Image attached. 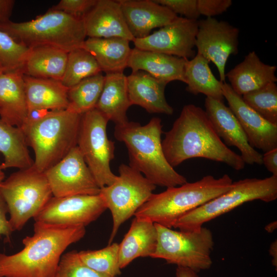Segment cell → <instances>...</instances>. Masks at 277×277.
<instances>
[{"label": "cell", "mask_w": 277, "mask_h": 277, "mask_svg": "<svg viewBox=\"0 0 277 277\" xmlns=\"http://www.w3.org/2000/svg\"><path fill=\"white\" fill-rule=\"evenodd\" d=\"M164 155L173 167L200 157L223 163L239 171L245 163L222 141L206 112L194 104L185 105L162 141Z\"/></svg>", "instance_id": "6da1fadb"}, {"label": "cell", "mask_w": 277, "mask_h": 277, "mask_svg": "<svg viewBox=\"0 0 277 277\" xmlns=\"http://www.w3.org/2000/svg\"><path fill=\"white\" fill-rule=\"evenodd\" d=\"M85 233L83 226L35 222L33 234L23 240L21 250L0 253V277H55L64 251Z\"/></svg>", "instance_id": "7a4b0ae2"}, {"label": "cell", "mask_w": 277, "mask_h": 277, "mask_svg": "<svg viewBox=\"0 0 277 277\" xmlns=\"http://www.w3.org/2000/svg\"><path fill=\"white\" fill-rule=\"evenodd\" d=\"M162 127V121L157 117L145 125L128 121L115 125L114 136L125 144L130 167L143 173L154 185L167 188L182 185L187 181L166 159L161 141Z\"/></svg>", "instance_id": "3957f363"}, {"label": "cell", "mask_w": 277, "mask_h": 277, "mask_svg": "<svg viewBox=\"0 0 277 277\" xmlns=\"http://www.w3.org/2000/svg\"><path fill=\"white\" fill-rule=\"evenodd\" d=\"M82 115L66 109L29 117L21 130L36 170L44 172L77 146Z\"/></svg>", "instance_id": "277c9868"}, {"label": "cell", "mask_w": 277, "mask_h": 277, "mask_svg": "<svg viewBox=\"0 0 277 277\" xmlns=\"http://www.w3.org/2000/svg\"><path fill=\"white\" fill-rule=\"evenodd\" d=\"M232 183L227 174L218 179L207 175L195 182L167 188L153 193L134 216L172 228L181 217L226 192Z\"/></svg>", "instance_id": "5b68a950"}, {"label": "cell", "mask_w": 277, "mask_h": 277, "mask_svg": "<svg viewBox=\"0 0 277 277\" xmlns=\"http://www.w3.org/2000/svg\"><path fill=\"white\" fill-rule=\"evenodd\" d=\"M0 30L29 48L50 46L68 53L83 48L87 36L83 18L51 8L29 21H9Z\"/></svg>", "instance_id": "8992f818"}, {"label": "cell", "mask_w": 277, "mask_h": 277, "mask_svg": "<svg viewBox=\"0 0 277 277\" xmlns=\"http://www.w3.org/2000/svg\"><path fill=\"white\" fill-rule=\"evenodd\" d=\"M277 198V177L246 178L233 182L226 192L181 217L173 228L181 231L200 229L203 225L243 204L255 200L265 202Z\"/></svg>", "instance_id": "52a82bcc"}, {"label": "cell", "mask_w": 277, "mask_h": 277, "mask_svg": "<svg viewBox=\"0 0 277 277\" xmlns=\"http://www.w3.org/2000/svg\"><path fill=\"white\" fill-rule=\"evenodd\" d=\"M0 193L7 207L13 231L20 230L53 196L44 172L33 166L18 169L0 184Z\"/></svg>", "instance_id": "ba28073f"}, {"label": "cell", "mask_w": 277, "mask_h": 277, "mask_svg": "<svg viewBox=\"0 0 277 277\" xmlns=\"http://www.w3.org/2000/svg\"><path fill=\"white\" fill-rule=\"evenodd\" d=\"M154 224L157 244L151 258L163 259L168 264L196 272L210 268L214 241L209 229L202 227L199 230L184 231Z\"/></svg>", "instance_id": "9c48e42d"}, {"label": "cell", "mask_w": 277, "mask_h": 277, "mask_svg": "<svg viewBox=\"0 0 277 277\" xmlns=\"http://www.w3.org/2000/svg\"><path fill=\"white\" fill-rule=\"evenodd\" d=\"M118 172L115 181L101 188L98 194L112 216L108 244H111L122 224L134 216L156 188L155 185L129 165L122 164Z\"/></svg>", "instance_id": "30bf717a"}, {"label": "cell", "mask_w": 277, "mask_h": 277, "mask_svg": "<svg viewBox=\"0 0 277 277\" xmlns=\"http://www.w3.org/2000/svg\"><path fill=\"white\" fill-rule=\"evenodd\" d=\"M108 119L94 108L82 115L77 146L101 188L112 184L117 175L110 168L114 158V143L107 133Z\"/></svg>", "instance_id": "8fae6325"}, {"label": "cell", "mask_w": 277, "mask_h": 277, "mask_svg": "<svg viewBox=\"0 0 277 277\" xmlns=\"http://www.w3.org/2000/svg\"><path fill=\"white\" fill-rule=\"evenodd\" d=\"M44 174L53 196L97 195L101 188L77 146Z\"/></svg>", "instance_id": "7c38bea8"}, {"label": "cell", "mask_w": 277, "mask_h": 277, "mask_svg": "<svg viewBox=\"0 0 277 277\" xmlns=\"http://www.w3.org/2000/svg\"><path fill=\"white\" fill-rule=\"evenodd\" d=\"M239 32L237 27L214 17L198 21L195 46L197 54L213 63L222 83L225 82V67L229 57L239 52Z\"/></svg>", "instance_id": "4fadbf2b"}, {"label": "cell", "mask_w": 277, "mask_h": 277, "mask_svg": "<svg viewBox=\"0 0 277 277\" xmlns=\"http://www.w3.org/2000/svg\"><path fill=\"white\" fill-rule=\"evenodd\" d=\"M106 209L99 194L52 196L33 219L49 224L86 227Z\"/></svg>", "instance_id": "5bb4252c"}, {"label": "cell", "mask_w": 277, "mask_h": 277, "mask_svg": "<svg viewBox=\"0 0 277 277\" xmlns=\"http://www.w3.org/2000/svg\"><path fill=\"white\" fill-rule=\"evenodd\" d=\"M198 21L177 16L171 23L148 36L135 38V48L181 58H192L195 55Z\"/></svg>", "instance_id": "9a60e30c"}, {"label": "cell", "mask_w": 277, "mask_h": 277, "mask_svg": "<svg viewBox=\"0 0 277 277\" xmlns=\"http://www.w3.org/2000/svg\"><path fill=\"white\" fill-rule=\"evenodd\" d=\"M224 97L242 127L249 144L264 152L277 148V125L261 116L248 106L229 84H221Z\"/></svg>", "instance_id": "2e32d148"}, {"label": "cell", "mask_w": 277, "mask_h": 277, "mask_svg": "<svg viewBox=\"0 0 277 277\" xmlns=\"http://www.w3.org/2000/svg\"><path fill=\"white\" fill-rule=\"evenodd\" d=\"M205 108L217 135L226 145L239 150L245 164H263V154L249 144L242 127L229 107L223 102L206 97Z\"/></svg>", "instance_id": "e0dca14e"}, {"label": "cell", "mask_w": 277, "mask_h": 277, "mask_svg": "<svg viewBox=\"0 0 277 277\" xmlns=\"http://www.w3.org/2000/svg\"><path fill=\"white\" fill-rule=\"evenodd\" d=\"M133 37L144 38L156 28L171 23L178 16L154 0H118Z\"/></svg>", "instance_id": "ac0fdd59"}, {"label": "cell", "mask_w": 277, "mask_h": 277, "mask_svg": "<svg viewBox=\"0 0 277 277\" xmlns=\"http://www.w3.org/2000/svg\"><path fill=\"white\" fill-rule=\"evenodd\" d=\"M86 36L91 38H123L133 41L118 1L97 0L83 17Z\"/></svg>", "instance_id": "d6986e66"}, {"label": "cell", "mask_w": 277, "mask_h": 277, "mask_svg": "<svg viewBox=\"0 0 277 277\" xmlns=\"http://www.w3.org/2000/svg\"><path fill=\"white\" fill-rule=\"evenodd\" d=\"M167 84L146 72H132L127 76L131 105L140 106L149 113L172 114L173 108L167 103L165 95Z\"/></svg>", "instance_id": "ffe728a7"}, {"label": "cell", "mask_w": 277, "mask_h": 277, "mask_svg": "<svg viewBox=\"0 0 277 277\" xmlns=\"http://www.w3.org/2000/svg\"><path fill=\"white\" fill-rule=\"evenodd\" d=\"M29 117L24 74L0 72V118L21 129Z\"/></svg>", "instance_id": "44dd1931"}, {"label": "cell", "mask_w": 277, "mask_h": 277, "mask_svg": "<svg viewBox=\"0 0 277 277\" xmlns=\"http://www.w3.org/2000/svg\"><path fill=\"white\" fill-rule=\"evenodd\" d=\"M187 59L164 53L131 49L127 67L132 72L143 71L167 84L174 81L185 83V67Z\"/></svg>", "instance_id": "7402d4cb"}, {"label": "cell", "mask_w": 277, "mask_h": 277, "mask_svg": "<svg viewBox=\"0 0 277 277\" xmlns=\"http://www.w3.org/2000/svg\"><path fill=\"white\" fill-rule=\"evenodd\" d=\"M276 66L263 63L254 51L225 74L232 90L242 96L270 83H276Z\"/></svg>", "instance_id": "603a6c76"}, {"label": "cell", "mask_w": 277, "mask_h": 277, "mask_svg": "<svg viewBox=\"0 0 277 277\" xmlns=\"http://www.w3.org/2000/svg\"><path fill=\"white\" fill-rule=\"evenodd\" d=\"M24 80L29 115L34 112L68 108V88L61 81L25 75Z\"/></svg>", "instance_id": "cb8c5ba5"}, {"label": "cell", "mask_w": 277, "mask_h": 277, "mask_svg": "<svg viewBox=\"0 0 277 277\" xmlns=\"http://www.w3.org/2000/svg\"><path fill=\"white\" fill-rule=\"evenodd\" d=\"M157 244L154 223L135 217L124 239L118 244V262L121 269L140 257H151Z\"/></svg>", "instance_id": "d4e9b609"}, {"label": "cell", "mask_w": 277, "mask_h": 277, "mask_svg": "<svg viewBox=\"0 0 277 277\" xmlns=\"http://www.w3.org/2000/svg\"><path fill=\"white\" fill-rule=\"evenodd\" d=\"M132 106L129 98L127 76L123 72L106 73L103 88L95 108L115 125L128 120L127 112Z\"/></svg>", "instance_id": "484cf974"}, {"label": "cell", "mask_w": 277, "mask_h": 277, "mask_svg": "<svg viewBox=\"0 0 277 277\" xmlns=\"http://www.w3.org/2000/svg\"><path fill=\"white\" fill-rule=\"evenodd\" d=\"M128 39L119 38L86 39L83 48L95 58L106 74L123 72L127 67L131 49Z\"/></svg>", "instance_id": "4316f807"}, {"label": "cell", "mask_w": 277, "mask_h": 277, "mask_svg": "<svg viewBox=\"0 0 277 277\" xmlns=\"http://www.w3.org/2000/svg\"><path fill=\"white\" fill-rule=\"evenodd\" d=\"M67 57L68 52L52 47L30 48L22 72L24 75L33 77L61 81Z\"/></svg>", "instance_id": "83f0119b"}, {"label": "cell", "mask_w": 277, "mask_h": 277, "mask_svg": "<svg viewBox=\"0 0 277 277\" xmlns=\"http://www.w3.org/2000/svg\"><path fill=\"white\" fill-rule=\"evenodd\" d=\"M209 63L206 58L198 54L187 60L185 67L186 90L194 95L202 93L206 97L223 102L222 82L213 74Z\"/></svg>", "instance_id": "f1b7e54d"}, {"label": "cell", "mask_w": 277, "mask_h": 277, "mask_svg": "<svg viewBox=\"0 0 277 277\" xmlns=\"http://www.w3.org/2000/svg\"><path fill=\"white\" fill-rule=\"evenodd\" d=\"M0 152L4 158L0 165L2 170L10 168L24 169L33 165L22 130L8 125L1 118Z\"/></svg>", "instance_id": "f546056e"}, {"label": "cell", "mask_w": 277, "mask_h": 277, "mask_svg": "<svg viewBox=\"0 0 277 277\" xmlns=\"http://www.w3.org/2000/svg\"><path fill=\"white\" fill-rule=\"evenodd\" d=\"M105 75L99 73L84 79L68 88V106L67 109L83 114L95 108L101 94Z\"/></svg>", "instance_id": "4dcf8cb0"}, {"label": "cell", "mask_w": 277, "mask_h": 277, "mask_svg": "<svg viewBox=\"0 0 277 277\" xmlns=\"http://www.w3.org/2000/svg\"><path fill=\"white\" fill-rule=\"evenodd\" d=\"M94 56L84 48L75 49L68 53L62 84L70 88L85 78L102 72Z\"/></svg>", "instance_id": "1f68e13d"}, {"label": "cell", "mask_w": 277, "mask_h": 277, "mask_svg": "<svg viewBox=\"0 0 277 277\" xmlns=\"http://www.w3.org/2000/svg\"><path fill=\"white\" fill-rule=\"evenodd\" d=\"M81 261L94 271L110 276L121 274L118 262V244L113 243L99 250L78 252Z\"/></svg>", "instance_id": "d6a6232c"}, {"label": "cell", "mask_w": 277, "mask_h": 277, "mask_svg": "<svg viewBox=\"0 0 277 277\" xmlns=\"http://www.w3.org/2000/svg\"><path fill=\"white\" fill-rule=\"evenodd\" d=\"M244 102L269 123L277 125V86L272 82L242 96Z\"/></svg>", "instance_id": "836d02e7"}, {"label": "cell", "mask_w": 277, "mask_h": 277, "mask_svg": "<svg viewBox=\"0 0 277 277\" xmlns=\"http://www.w3.org/2000/svg\"><path fill=\"white\" fill-rule=\"evenodd\" d=\"M30 48L0 30V72H22Z\"/></svg>", "instance_id": "e575fe53"}, {"label": "cell", "mask_w": 277, "mask_h": 277, "mask_svg": "<svg viewBox=\"0 0 277 277\" xmlns=\"http://www.w3.org/2000/svg\"><path fill=\"white\" fill-rule=\"evenodd\" d=\"M55 277H113L98 273L86 265L76 250L61 257ZM118 277V276H115Z\"/></svg>", "instance_id": "d590c367"}, {"label": "cell", "mask_w": 277, "mask_h": 277, "mask_svg": "<svg viewBox=\"0 0 277 277\" xmlns=\"http://www.w3.org/2000/svg\"><path fill=\"white\" fill-rule=\"evenodd\" d=\"M164 6L175 14H180L184 17L197 20L200 14L197 9V0H154Z\"/></svg>", "instance_id": "8d00e7d4"}, {"label": "cell", "mask_w": 277, "mask_h": 277, "mask_svg": "<svg viewBox=\"0 0 277 277\" xmlns=\"http://www.w3.org/2000/svg\"><path fill=\"white\" fill-rule=\"evenodd\" d=\"M97 0H61L51 8L71 16L83 18L96 4Z\"/></svg>", "instance_id": "74e56055"}, {"label": "cell", "mask_w": 277, "mask_h": 277, "mask_svg": "<svg viewBox=\"0 0 277 277\" xmlns=\"http://www.w3.org/2000/svg\"><path fill=\"white\" fill-rule=\"evenodd\" d=\"M197 9L201 15L214 17L226 12L231 6V0H197Z\"/></svg>", "instance_id": "f35d334b"}, {"label": "cell", "mask_w": 277, "mask_h": 277, "mask_svg": "<svg viewBox=\"0 0 277 277\" xmlns=\"http://www.w3.org/2000/svg\"><path fill=\"white\" fill-rule=\"evenodd\" d=\"M8 209L6 204L0 193V235L5 237L6 242H10L13 230L7 217Z\"/></svg>", "instance_id": "ab89813d"}, {"label": "cell", "mask_w": 277, "mask_h": 277, "mask_svg": "<svg viewBox=\"0 0 277 277\" xmlns=\"http://www.w3.org/2000/svg\"><path fill=\"white\" fill-rule=\"evenodd\" d=\"M262 163L272 175L277 177V148H274L262 155Z\"/></svg>", "instance_id": "60d3db41"}, {"label": "cell", "mask_w": 277, "mask_h": 277, "mask_svg": "<svg viewBox=\"0 0 277 277\" xmlns=\"http://www.w3.org/2000/svg\"><path fill=\"white\" fill-rule=\"evenodd\" d=\"M14 3L13 0H0V25L10 21Z\"/></svg>", "instance_id": "b9f144b4"}, {"label": "cell", "mask_w": 277, "mask_h": 277, "mask_svg": "<svg viewBox=\"0 0 277 277\" xmlns=\"http://www.w3.org/2000/svg\"><path fill=\"white\" fill-rule=\"evenodd\" d=\"M197 272L188 268L177 267L175 271L176 277H199Z\"/></svg>", "instance_id": "7bdbcfd3"}, {"label": "cell", "mask_w": 277, "mask_h": 277, "mask_svg": "<svg viewBox=\"0 0 277 277\" xmlns=\"http://www.w3.org/2000/svg\"><path fill=\"white\" fill-rule=\"evenodd\" d=\"M270 255L272 256V265L276 268L277 267V242L275 240L270 246L269 249Z\"/></svg>", "instance_id": "ee69618b"}, {"label": "cell", "mask_w": 277, "mask_h": 277, "mask_svg": "<svg viewBox=\"0 0 277 277\" xmlns=\"http://www.w3.org/2000/svg\"><path fill=\"white\" fill-rule=\"evenodd\" d=\"M276 227H277L276 221H274L267 224L265 226V229L268 232L272 233L276 229Z\"/></svg>", "instance_id": "f6af8a7d"}, {"label": "cell", "mask_w": 277, "mask_h": 277, "mask_svg": "<svg viewBox=\"0 0 277 277\" xmlns=\"http://www.w3.org/2000/svg\"><path fill=\"white\" fill-rule=\"evenodd\" d=\"M0 163V165H1ZM5 179V174L3 172V170H2L0 167V184Z\"/></svg>", "instance_id": "bcb514c9"}]
</instances>
